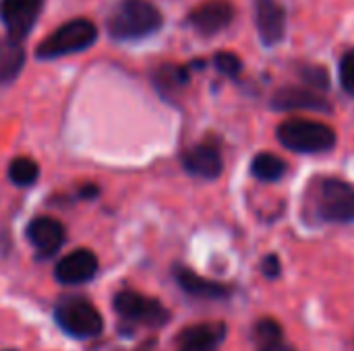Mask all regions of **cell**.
Here are the masks:
<instances>
[{"instance_id": "6da1fadb", "label": "cell", "mask_w": 354, "mask_h": 351, "mask_svg": "<svg viewBox=\"0 0 354 351\" xmlns=\"http://www.w3.org/2000/svg\"><path fill=\"white\" fill-rule=\"evenodd\" d=\"M162 23V12L149 0H120L108 17V33L120 41L143 39L156 33Z\"/></svg>"}, {"instance_id": "8992f818", "label": "cell", "mask_w": 354, "mask_h": 351, "mask_svg": "<svg viewBox=\"0 0 354 351\" xmlns=\"http://www.w3.org/2000/svg\"><path fill=\"white\" fill-rule=\"evenodd\" d=\"M114 308L120 317L147 325V327H162L168 323V310L153 298H145L137 292H120L114 298Z\"/></svg>"}, {"instance_id": "ffe728a7", "label": "cell", "mask_w": 354, "mask_h": 351, "mask_svg": "<svg viewBox=\"0 0 354 351\" xmlns=\"http://www.w3.org/2000/svg\"><path fill=\"white\" fill-rule=\"evenodd\" d=\"M255 339L261 345H268V343H276V341H282V329L276 321L272 319H263L257 323L255 327Z\"/></svg>"}, {"instance_id": "5bb4252c", "label": "cell", "mask_w": 354, "mask_h": 351, "mask_svg": "<svg viewBox=\"0 0 354 351\" xmlns=\"http://www.w3.org/2000/svg\"><path fill=\"white\" fill-rule=\"evenodd\" d=\"M226 337V327L222 323H205L185 329L178 337V351H218V345Z\"/></svg>"}, {"instance_id": "30bf717a", "label": "cell", "mask_w": 354, "mask_h": 351, "mask_svg": "<svg viewBox=\"0 0 354 351\" xmlns=\"http://www.w3.org/2000/svg\"><path fill=\"white\" fill-rule=\"evenodd\" d=\"M255 23L266 46H276L286 33V10L278 0H255Z\"/></svg>"}, {"instance_id": "7402d4cb", "label": "cell", "mask_w": 354, "mask_h": 351, "mask_svg": "<svg viewBox=\"0 0 354 351\" xmlns=\"http://www.w3.org/2000/svg\"><path fill=\"white\" fill-rule=\"evenodd\" d=\"M214 62H216L218 70L224 72V74H228V77H236L241 72V68H243L241 58L236 54H232V52H218L216 58H214Z\"/></svg>"}, {"instance_id": "8fae6325", "label": "cell", "mask_w": 354, "mask_h": 351, "mask_svg": "<svg viewBox=\"0 0 354 351\" xmlns=\"http://www.w3.org/2000/svg\"><path fill=\"white\" fill-rule=\"evenodd\" d=\"M272 108L278 112L290 110H311V112H332L330 101L305 87H282L272 97Z\"/></svg>"}, {"instance_id": "4fadbf2b", "label": "cell", "mask_w": 354, "mask_h": 351, "mask_svg": "<svg viewBox=\"0 0 354 351\" xmlns=\"http://www.w3.org/2000/svg\"><path fill=\"white\" fill-rule=\"evenodd\" d=\"M183 166L189 174L203 180H214L222 174V157L214 145H197L189 149L183 157Z\"/></svg>"}, {"instance_id": "cb8c5ba5", "label": "cell", "mask_w": 354, "mask_h": 351, "mask_svg": "<svg viewBox=\"0 0 354 351\" xmlns=\"http://www.w3.org/2000/svg\"><path fill=\"white\" fill-rule=\"evenodd\" d=\"M263 273H266V277H270V279H274V277H278L280 275V261H278V257H268L266 261H263Z\"/></svg>"}, {"instance_id": "ac0fdd59", "label": "cell", "mask_w": 354, "mask_h": 351, "mask_svg": "<svg viewBox=\"0 0 354 351\" xmlns=\"http://www.w3.org/2000/svg\"><path fill=\"white\" fill-rule=\"evenodd\" d=\"M189 81V70L185 66H176V64H166L156 72V83L164 93L176 91L183 85H187Z\"/></svg>"}, {"instance_id": "d6986e66", "label": "cell", "mask_w": 354, "mask_h": 351, "mask_svg": "<svg viewBox=\"0 0 354 351\" xmlns=\"http://www.w3.org/2000/svg\"><path fill=\"white\" fill-rule=\"evenodd\" d=\"M39 176V168L33 159L29 157H17L10 161V168H8V178L12 184L17 186H29L37 180Z\"/></svg>"}, {"instance_id": "e0dca14e", "label": "cell", "mask_w": 354, "mask_h": 351, "mask_svg": "<svg viewBox=\"0 0 354 351\" xmlns=\"http://www.w3.org/2000/svg\"><path fill=\"white\" fill-rule=\"evenodd\" d=\"M251 172L263 182H278L286 174V163L274 153H259L251 163Z\"/></svg>"}, {"instance_id": "7c38bea8", "label": "cell", "mask_w": 354, "mask_h": 351, "mask_svg": "<svg viewBox=\"0 0 354 351\" xmlns=\"http://www.w3.org/2000/svg\"><path fill=\"white\" fill-rule=\"evenodd\" d=\"M27 238L39 250L41 257L54 254L64 242V228L54 217H37L27 228Z\"/></svg>"}, {"instance_id": "7a4b0ae2", "label": "cell", "mask_w": 354, "mask_h": 351, "mask_svg": "<svg viewBox=\"0 0 354 351\" xmlns=\"http://www.w3.org/2000/svg\"><path fill=\"white\" fill-rule=\"evenodd\" d=\"M280 143L297 153H326L336 145V132L315 120L292 118L278 126Z\"/></svg>"}, {"instance_id": "2e32d148", "label": "cell", "mask_w": 354, "mask_h": 351, "mask_svg": "<svg viewBox=\"0 0 354 351\" xmlns=\"http://www.w3.org/2000/svg\"><path fill=\"white\" fill-rule=\"evenodd\" d=\"M25 64V50L17 39L0 41V85L15 81Z\"/></svg>"}, {"instance_id": "3957f363", "label": "cell", "mask_w": 354, "mask_h": 351, "mask_svg": "<svg viewBox=\"0 0 354 351\" xmlns=\"http://www.w3.org/2000/svg\"><path fill=\"white\" fill-rule=\"evenodd\" d=\"M97 39V27L89 19H73L50 33L35 50L39 60H54L66 54L83 52Z\"/></svg>"}, {"instance_id": "603a6c76", "label": "cell", "mask_w": 354, "mask_h": 351, "mask_svg": "<svg viewBox=\"0 0 354 351\" xmlns=\"http://www.w3.org/2000/svg\"><path fill=\"white\" fill-rule=\"evenodd\" d=\"M340 83L348 95H354V50L346 52L340 62Z\"/></svg>"}, {"instance_id": "44dd1931", "label": "cell", "mask_w": 354, "mask_h": 351, "mask_svg": "<svg viewBox=\"0 0 354 351\" xmlns=\"http://www.w3.org/2000/svg\"><path fill=\"white\" fill-rule=\"evenodd\" d=\"M299 74L303 77L305 83H309L311 87H317V89H328L330 87V77H328V70L324 66H317V64H303L299 68Z\"/></svg>"}, {"instance_id": "d4e9b609", "label": "cell", "mask_w": 354, "mask_h": 351, "mask_svg": "<svg viewBox=\"0 0 354 351\" xmlns=\"http://www.w3.org/2000/svg\"><path fill=\"white\" fill-rule=\"evenodd\" d=\"M259 351H295L290 345H286L284 341H276V343H268V345H261Z\"/></svg>"}, {"instance_id": "52a82bcc", "label": "cell", "mask_w": 354, "mask_h": 351, "mask_svg": "<svg viewBox=\"0 0 354 351\" xmlns=\"http://www.w3.org/2000/svg\"><path fill=\"white\" fill-rule=\"evenodd\" d=\"M44 0H0V19L10 39H23L35 25Z\"/></svg>"}, {"instance_id": "9a60e30c", "label": "cell", "mask_w": 354, "mask_h": 351, "mask_svg": "<svg viewBox=\"0 0 354 351\" xmlns=\"http://www.w3.org/2000/svg\"><path fill=\"white\" fill-rule=\"evenodd\" d=\"M174 277L178 281V285L191 294V296H197V298H209V300H220V298H226L230 294V290L218 281H209L205 277H199L197 273L185 269V267H176L174 271Z\"/></svg>"}, {"instance_id": "ba28073f", "label": "cell", "mask_w": 354, "mask_h": 351, "mask_svg": "<svg viewBox=\"0 0 354 351\" xmlns=\"http://www.w3.org/2000/svg\"><path fill=\"white\" fill-rule=\"evenodd\" d=\"M234 19V6L228 0H205L195 6L187 23L201 35H216L224 31Z\"/></svg>"}, {"instance_id": "5b68a950", "label": "cell", "mask_w": 354, "mask_h": 351, "mask_svg": "<svg viewBox=\"0 0 354 351\" xmlns=\"http://www.w3.org/2000/svg\"><path fill=\"white\" fill-rule=\"evenodd\" d=\"M317 215L330 223H351L354 219V188L340 178L322 180L315 197Z\"/></svg>"}, {"instance_id": "277c9868", "label": "cell", "mask_w": 354, "mask_h": 351, "mask_svg": "<svg viewBox=\"0 0 354 351\" xmlns=\"http://www.w3.org/2000/svg\"><path fill=\"white\" fill-rule=\"evenodd\" d=\"M56 323L71 337L89 339L104 331V319L100 310L85 298H66L56 306Z\"/></svg>"}, {"instance_id": "9c48e42d", "label": "cell", "mask_w": 354, "mask_h": 351, "mask_svg": "<svg viewBox=\"0 0 354 351\" xmlns=\"http://www.w3.org/2000/svg\"><path fill=\"white\" fill-rule=\"evenodd\" d=\"M97 273V257L87 248H77L56 265V279L64 285L87 283Z\"/></svg>"}]
</instances>
